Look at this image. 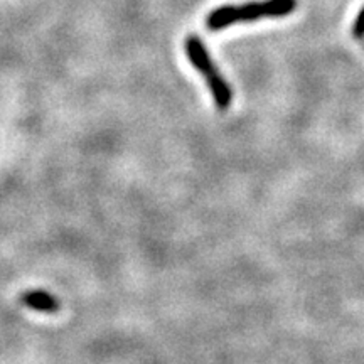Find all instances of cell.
<instances>
[{"label": "cell", "instance_id": "1", "mask_svg": "<svg viewBox=\"0 0 364 364\" xmlns=\"http://www.w3.org/2000/svg\"><path fill=\"white\" fill-rule=\"evenodd\" d=\"M295 7L297 0H263V2H248L243 6H223L209 14L206 24L211 31H221L236 22L285 17L292 14Z\"/></svg>", "mask_w": 364, "mask_h": 364}, {"label": "cell", "instance_id": "2", "mask_svg": "<svg viewBox=\"0 0 364 364\" xmlns=\"http://www.w3.org/2000/svg\"><path fill=\"white\" fill-rule=\"evenodd\" d=\"M186 54H188L189 61L201 75L206 76L208 88L211 91L213 100L218 105L220 110H226L230 108L231 102H233V90L223 78L221 73L218 71V66L213 63L211 54H209L208 48L198 36H188L184 43Z\"/></svg>", "mask_w": 364, "mask_h": 364}, {"label": "cell", "instance_id": "3", "mask_svg": "<svg viewBox=\"0 0 364 364\" xmlns=\"http://www.w3.org/2000/svg\"><path fill=\"white\" fill-rule=\"evenodd\" d=\"M19 302L22 306L31 309V311L36 312H44V314H54L59 311L61 304L56 295H53L51 292L44 289H33V290H26L19 295Z\"/></svg>", "mask_w": 364, "mask_h": 364}, {"label": "cell", "instance_id": "4", "mask_svg": "<svg viewBox=\"0 0 364 364\" xmlns=\"http://www.w3.org/2000/svg\"><path fill=\"white\" fill-rule=\"evenodd\" d=\"M353 34H354V38H358V39L364 38V7L361 9V12L358 14L356 21H354Z\"/></svg>", "mask_w": 364, "mask_h": 364}]
</instances>
